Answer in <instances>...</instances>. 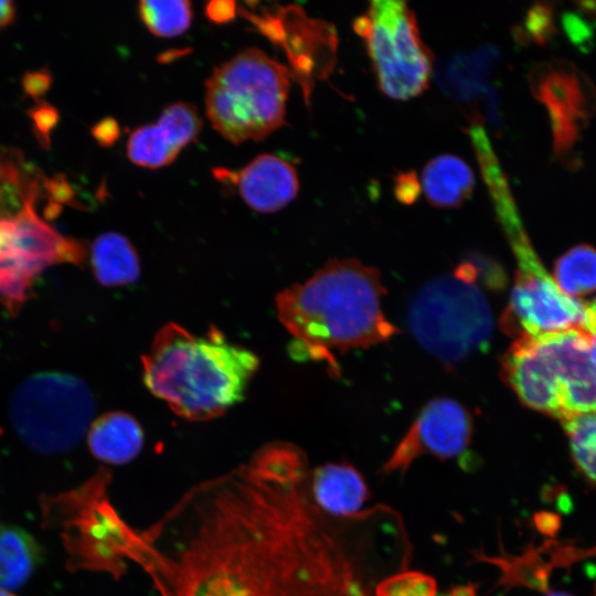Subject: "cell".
<instances>
[{"label":"cell","mask_w":596,"mask_h":596,"mask_svg":"<svg viewBox=\"0 0 596 596\" xmlns=\"http://www.w3.org/2000/svg\"><path fill=\"white\" fill-rule=\"evenodd\" d=\"M302 449L269 441L237 466L185 490L140 529L136 564L158 596H376L408 570L398 512H323Z\"/></svg>","instance_id":"6da1fadb"},{"label":"cell","mask_w":596,"mask_h":596,"mask_svg":"<svg viewBox=\"0 0 596 596\" xmlns=\"http://www.w3.org/2000/svg\"><path fill=\"white\" fill-rule=\"evenodd\" d=\"M384 294L379 270L353 258L333 259L284 289L275 302L292 338V355L323 362L338 375L334 353L369 348L398 332L383 312Z\"/></svg>","instance_id":"7a4b0ae2"},{"label":"cell","mask_w":596,"mask_h":596,"mask_svg":"<svg viewBox=\"0 0 596 596\" xmlns=\"http://www.w3.org/2000/svg\"><path fill=\"white\" fill-rule=\"evenodd\" d=\"M141 365L151 394L183 419L204 422L222 416L245 397L259 359L214 326L195 334L169 322L155 336Z\"/></svg>","instance_id":"3957f363"},{"label":"cell","mask_w":596,"mask_h":596,"mask_svg":"<svg viewBox=\"0 0 596 596\" xmlns=\"http://www.w3.org/2000/svg\"><path fill=\"white\" fill-rule=\"evenodd\" d=\"M589 347L584 329L515 339L501 359L502 379L524 405L561 422L596 412Z\"/></svg>","instance_id":"277c9868"},{"label":"cell","mask_w":596,"mask_h":596,"mask_svg":"<svg viewBox=\"0 0 596 596\" xmlns=\"http://www.w3.org/2000/svg\"><path fill=\"white\" fill-rule=\"evenodd\" d=\"M289 87L284 64L260 49H246L206 79L207 118L230 142L259 141L285 124Z\"/></svg>","instance_id":"5b68a950"},{"label":"cell","mask_w":596,"mask_h":596,"mask_svg":"<svg viewBox=\"0 0 596 596\" xmlns=\"http://www.w3.org/2000/svg\"><path fill=\"white\" fill-rule=\"evenodd\" d=\"M475 263L426 284L408 310V326L417 342L448 364L458 363L488 343L493 316Z\"/></svg>","instance_id":"8992f818"},{"label":"cell","mask_w":596,"mask_h":596,"mask_svg":"<svg viewBox=\"0 0 596 596\" xmlns=\"http://www.w3.org/2000/svg\"><path fill=\"white\" fill-rule=\"evenodd\" d=\"M497 215L515 257L510 300L500 324L520 339L570 329H585L586 305L564 295L534 253L510 195L493 201Z\"/></svg>","instance_id":"52a82bcc"},{"label":"cell","mask_w":596,"mask_h":596,"mask_svg":"<svg viewBox=\"0 0 596 596\" xmlns=\"http://www.w3.org/2000/svg\"><path fill=\"white\" fill-rule=\"evenodd\" d=\"M95 401L79 377L40 372L25 379L10 402L12 426L31 449L60 454L75 447L88 429Z\"/></svg>","instance_id":"ba28073f"},{"label":"cell","mask_w":596,"mask_h":596,"mask_svg":"<svg viewBox=\"0 0 596 596\" xmlns=\"http://www.w3.org/2000/svg\"><path fill=\"white\" fill-rule=\"evenodd\" d=\"M353 29L364 41L379 86L386 96L408 99L427 88L433 55L405 1H371L353 21Z\"/></svg>","instance_id":"9c48e42d"},{"label":"cell","mask_w":596,"mask_h":596,"mask_svg":"<svg viewBox=\"0 0 596 596\" xmlns=\"http://www.w3.org/2000/svg\"><path fill=\"white\" fill-rule=\"evenodd\" d=\"M86 251L41 220L29 203L11 219H0V274L30 283L45 268L61 263L81 264Z\"/></svg>","instance_id":"30bf717a"},{"label":"cell","mask_w":596,"mask_h":596,"mask_svg":"<svg viewBox=\"0 0 596 596\" xmlns=\"http://www.w3.org/2000/svg\"><path fill=\"white\" fill-rule=\"evenodd\" d=\"M472 419L457 401L428 402L380 469L381 475H404L424 455L439 459L461 456L470 446Z\"/></svg>","instance_id":"8fae6325"},{"label":"cell","mask_w":596,"mask_h":596,"mask_svg":"<svg viewBox=\"0 0 596 596\" xmlns=\"http://www.w3.org/2000/svg\"><path fill=\"white\" fill-rule=\"evenodd\" d=\"M530 86L547 110L555 155H565L592 115L590 87L578 71L565 63L539 64L530 74Z\"/></svg>","instance_id":"7c38bea8"},{"label":"cell","mask_w":596,"mask_h":596,"mask_svg":"<svg viewBox=\"0 0 596 596\" xmlns=\"http://www.w3.org/2000/svg\"><path fill=\"white\" fill-rule=\"evenodd\" d=\"M201 128L202 119L194 105L185 102L170 104L156 123L131 131L127 140V157L138 167H166L196 139Z\"/></svg>","instance_id":"4fadbf2b"},{"label":"cell","mask_w":596,"mask_h":596,"mask_svg":"<svg viewBox=\"0 0 596 596\" xmlns=\"http://www.w3.org/2000/svg\"><path fill=\"white\" fill-rule=\"evenodd\" d=\"M235 179L241 198L260 213L281 210L296 198L299 190L294 166L270 153L254 158Z\"/></svg>","instance_id":"5bb4252c"},{"label":"cell","mask_w":596,"mask_h":596,"mask_svg":"<svg viewBox=\"0 0 596 596\" xmlns=\"http://www.w3.org/2000/svg\"><path fill=\"white\" fill-rule=\"evenodd\" d=\"M310 491L316 504L337 518L361 512L370 498L364 478L347 462H328L311 470Z\"/></svg>","instance_id":"9a60e30c"},{"label":"cell","mask_w":596,"mask_h":596,"mask_svg":"<svg viewBox=\"0 0 596 596\" xmlns=\"http://www.w3.org/2000/svg\"><path fill=\"white\" fill-rule=\"evenodd\" d=\"M143 430L138 421L124 412H109L95 419L87 443L92 455L109 465L134 460L143 447Z\"/></svg>","instance_id":"2e32d148"},{"label":"cell","mask_w":596,"mask_h":596,"mask_svg":"<svg viewBox=\"0 0 596 596\" xmlns=\"http://www.w3.org/2000/svg\"><path fill=\"white\" fill-rule=\"evenodd\" d=\"M421 185L434 206L458 207L471 195L475 174L461 158L440 155L425 166Z\"/></svg>","instance_id":"e0dca14e"},{"label":"cell","mask_w":596,"mask_h":596,"mask_svg":"<svg viewBox=\"0 0 596 596\" xmlns=\"http://www.w3.org/2000/svg\"><path fill=\"white\" fill-rule=\"evenodd\" d=\"M43 561L44 551L32 534L18 525L0 523V588L21 587Z\"/></svg>","instance_id":"ac0fdd59"},{"label":"cell","mask_w":596,"mask_h":596,"mask_svg":"<svg viewBox=\"0 0 596 596\" xmlns=\"http://www.w3.org/2000/svg\"><path fill=\"white\" fill-rule=\"evenodd\" d=\"M91 264L97 281L107 287L130 285L140 276L135 247L116 232L103 233L95 238L91 246Z\"/></svg>","instance_id":"d6986e66"},{"label":"cell","mask_w":596,"mask_h":596,"mask_svg":"<svg viewBox=\"0 0 596 596\" xmlns=\"http://www.w3.org/2000/svg\"><path fill=\"white\" fill-rule=\"evenodd\" d=\"M493 60V52L487 50L459 54L448 62L440 79L449 94L459 100L472 102L481 93L488 95L485 76Z\"/></svg>","instance_id":"ffe728a7"},{"label":"cell","mask_w":596,"mask_h":596,"mask_svg":"<svg viewBox=\"0 0 596 596\" xmlns=\"http://www.w3.org/2000/svg\"><path fill=\"white\" fill-rule=\"evenodd\" d=\"M560 290L574 299L596 290V249L577 245L555 263L552 276Z\"/></svg>","instance_id":"44dd1931"},{"label":"cell","mask_w":596,"mask_h":596,"mask_svg":"<svg viewBox=\"0 0 596 596\" xmlns=\"http://www.w3.org/2000/svg\"><path fill=\"white\" fill-rule=\"evenodd\" d=\"M38 180L17 156L0 155V219H11L34 203Z\"/></svg>","instance_id":"7402d4cb"},{"label":"cell","mask_w":596,"mask_h":596,"mask_svg":"<svg viewBox=\"0 0 596 596\" xmlns=\"http://www.w3.org/2000/svg\"><path fill=\"white\" fill-rule=\"evenodd\" d=\"M138 11L148 30L163 38L184 33L193 17L191 2L187 0H143Z\"/></svg>","instance_id":"603a6c76"},{"label":"cell","mask_w":596,"mask_h":596,"mask_svg":"<svg viewBox=\"0 0 596 596\" xmlns=\"http://www.w3.org/2000/svg\"><path fill=\"white\" fill-rule=\"evenodd\" d=\"M562 424L576 466L596 486V412L574 416Z\"/></svg>","instance_id":"cb8c5ba5"},{"label":"cell","mask_w":596,"mask_h":596,"mask_svg":"<svg viewBox=\"0 0 596 596\" xmlns=\"http://www.w3.org/2000/svg\"><path fill=\"white\" fill-rule=\"evenodd\" d=\"M436 592L433 577L406 570L383 579L377 585L376 596H436Z\"/></svg>","instance_id":"d4e9b609"},{"label":"cell","mask_w":596,"mask_h":596,"mask_svg":"<svg viewBox=\"0 0 596 596\" xmlns=\"http://www.w3.org/2000/svg\"><path fill=\"white\" fill-rule=\"evenodd\" d=\"M29 116L33 123L34 134L42 147L49 148L50 134L60 119L58 111L52 105L40 102L29 110Z\"/></svg>","instance_id":"484cf974"},{"label":"cell","mask_w":596,"mask_h":596,"mask_svg":"<svg viewBox=\"0 0 596 596\" xmlns=\"http://www.w3.org/2000/svg\"><path fill=\"white\" fill-rule=\"evenodd\" d=\"M547 7L538 4L533 7L526 17L525 26L531 38L536 42H545L552 29V19Z\"/></svg>","instance_id":"4316f807"},{"label":"cell","mask_w":596,"mask_h":596,"mask_svg":"<svg viewBox=\"0 0 596 596\" xmlns=\"http://www.w3.org/2000/svg\"><path fill=\"white\" fill-rule=\"evenodd\" d=\"M421 193V182L413 171L401 172L395 177L394 194L398 202L412 204Z\"/></svg>","instance_id":"83f0119b"},{"label":"cell","mask_w":596,"mask_h":596,"mask_svg":"<svg viewBox=\"0 0 596 596\" xmlns=\"http://www.w3.org/2000/svg\"><path fill=\"white\" fill-rule=\"evenodd\" d=\"M52 83V77L46 71L28 72L23 76V88L34 99L42 97Z\"/></svg>","instance_id":"f1b7e54d"},{"label":"cell","mask_w":596,"mask_h":596,"mask_svg":"<svg viewBox=\"0 0 596 596\" xmlns=\"http://www.w3.org/2000/svg\"><path fill=\"white\" fill-rule=\"evenodd\" d=\"M206 17L215 23H225L236 15V3L228 0L210 1L205 7Z\"/></svg>","instance_id":"f546056e"},{"label":"cell","mask_w":596,"mask_h":596,"mask_svg":"<svg viewBox=\"0 0 596 596\" xmlns=\"http://www.w3.org/2000/svg\"><path fill=\"white\" fill-rule=\"evenodd\" d=\"M92 134L99 145L109 147L119 137V127L115 119L104 118L93 127Z\"/></svg>","instance_id":"4dcf8cb0"},{"label":"cell","mask_w":596,"mask_h":596,"mask_svg":"<svg viewBox=\"0 0 596 596\" xmlns=\"http://www.w3.org/2000/svg\"><path fill=\"white\" fill-rule=\"evenodd\" d=\"M46 188L53 196L54 203H65L71 201L72 190L63 177H56L47 181Z\"/></svg>","instance_id":"1f68e13d"},{"label":"cell","mask_w":596,"mask_h":596,"mask_svg":"<svg viewBox=\"0 0 596 596\" xmlns=\"http://www.w3.org/2000/svg\"><path fill=\"white\" fill-rule=\"evenodd\" d=\"M15 17V7L10 0H0V29L9 25Z\"/></svg>","instance_id":"d6a6232c"},{"label":"cell","mask_w":596,"mask_h":596,"mask_svg":"<svg viewBox=\"0 0 596 596\" xmlns=\"http://www.w3.org/2000/svg\"><path fill=\"white\" fill-rule=\"evenodd\" d=\"M585 330L590 334L596 333V299L586 305Z\"/></svg>","instance_id":"836d02e7"},{"label":"cell","mask_w":596,"mask_h":596,"mask_svg":"<svg viewBox=\"0 0 596 596\" xmlns=\"http://www.w3.org/2000/svg\"><path fill=\"white\" fill-rule=\"evenodd\" d=\"M589 337H590V347H589L590 359L596 370V333L594 334L589 333Z\"/></svg>","instance_id":"e575fe53"},{"label":"cell","mask_w":596,"mask_h":596,"mask_svg":"<svg viewBox=\"0 0 596 596\" xmlns=\"http://www.w3.org/2000/svg\"><path fill=\"white\" fill-rule=\"evenodd\" d=\"M545 596H572V595L566 594V593H561V592H552V593L546 594Z\"/></svg>","instance_id":"d590c367"},{"label":"cell","mask_w":596,"mask_h":596,"mask_svg":"<svg viewBox=\"0 0 596 596\" xmlns=\"http://www.w3.org/2000/svg\"><path fill=\"white\" fill-rule=\"evenodd\" d=\"M0 596H15V595L6 589L0 588Z\"/></svg>","instance_id":"8d00e7d4"},{"label":"cell","mask_w":596,"mask_h":596,"mask_svg":"<svg viewBox=\"0 0 596 596\" xmlns=\"http://www.w3.org/2000/svg\"><path fill=\"white\" fill-rule=\"evenodd\" d=\"M0 434H1V429H0Z\"/></svg>","instance_id":"74e56055"}]
</instances>
